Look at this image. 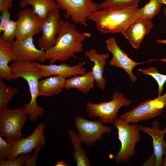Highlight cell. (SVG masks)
Instances as JSON below:
<instances>
[{
    "label": "cell",
    "mask_w": 166,
    "mask_h": 166,
    "mask_svg": "<svg viewBox=\"0 0 166 166\" xmlns=\"http://www.w3.org/2000/svg\"><path fill=\"white\" fill-rule=\"evenodd\" d=\"M57 36L54 45L38 59L44 62L47 60L49 64L57 61L62 62L72 57L76 59V54L83 50V41L91 37V34L81 33L72 23L61 18Z\"/></svg>",
    "instance_id": "1"
},
{
    "label": "cell",
    "mask_w": 166,
    "mask_h": 166,
    "mask_svg": "<svg viewBox=\"0 0 166 166\" xmlns=\"http://www.w3.org/2000/svg\"><path fill=\"white\" fill-rule=\"evenodd\" d=\"M9 66L15 79L22 78L28 84L31 95V100L28 104H24L22 108L29 117L30 121L34 123L39 117L43 116L44 110L37 104L39 80L43 78L42 70L32 62L29 61H12Z\"/></svg>",
    "instance_id": "2"
},
{
    "label": "cell",
    "mask_w": 166,
    "mask_h": 166,
    "mask_svg": "<svg viewBox=\"0 0 166 166\" xmlns=\"http://www.w3.org/2000/svg\"><path fill=\"white\" fill-rule=\"evenodd\" d=\"M138 4L116 9L102 10L92 14L88 19L103 34H121L138 17Z\"/></svg>",
    "instance_id": "3"
},
{
    "label": "cell",
    "mask_w": 166,
    "mask_h": 166,
    "mask_svg": "<svg viewBox=\"0 0 166 166\" xmlns=\"http://www.w3.org/2000/svg\"><path fill=\"white\" fill-rule=\"evenodd\" d=\"M113 125L117 129L118 138L121 144L114 160L117 164L125 163L136 155L135 147L140 140L141 131L137 123L128 124L120 118L114 121Z\"/></svg>",
    "instance_id": "4"
},
{
    "label": "cell",
    "mask_w": 166,
    "mask_h": 166,
    "mask_svg": "<svg viewBox=\"0 0 166 166\" xmlns=\"http://www.w3.org/2000/svg\"><path fill=\"white\" fill-rule=\"evenodd\" d=\"M132 100L125 98L122 93L116 91L113 94L112 99L108 102L97 104L87 102L85 110L91 118L99 117L103 124L113 123L118 118V112L123 106H128Z\"/></svg>",
    "instance_id": "5"
},
{
    "label": "cell",
    "mask_w": 166,
    "mask_h": 166,
    "mask_svg": "<svg viewBox=\"0 0 166 166\" xmlns=\"http://www.w3.org/2000/svg\"><path fill=\"white\" fill-rule=\"evenodd\" d=\"M28 119L22 109L12 110L6 107L0 109V136L8 142L24 138L22 129Z\"/></svg>",
    "instance_id": "6"
},
{
    "label": "cell",
    "mask_w": 166,
    "mask_h": 166,
    "mask_svg": "<svg viewBox=\"0 0 166 166\" xmlns=\"http://www.w3.org/2000/svg\"><path fill=\"white\" fill-rule=\"evenodd\" d=\"M166 107V93L155 99L140 103L120 118L128 124L137 123L160 115Z\"/></svg>",
    "instance_id": "7"
},
{
    "label": "cell",
    "mask_w": 166,
    "mask_h": 166,
    "mask_svg": "<svg viewBox=\"0 0 166 166\" xmlns=\"http://www.w3.org/2000/svg\"><path fill=\"white\" fill-rule=\"evenodd\" d=\"M59 9L65 11V17L75 24L88 26L89 17L99 10L94 0H55Z\"/></svg>",
    "instance_id": "8"
},
{
    "label": "cell",
    "mask_w": 166,
    "mask_h": 166,
    "mask_svg": "<svg viewBox=\"0 0 166 166\" xmlns=\"http://www.w3.org/2000/svg\"><path fill=\"white\" fill-rule=\"evenodd\" d=\"M74 121L77 134L82 143L90 147L95 144L97 140L103 138L104 134L112 131V127L104 125L99 120L92 121L76 115Z\"/></svg>",
    "instance_id": "9"
},
{
    "label": "cell",
    "mask_w": 166,
    "mask_h": 166,
    "mask_svg": "<svg viewBox=\"0 0 166 166\" xmlns=\"http://www.w3.org/2000/svg\"><path fill=\"white\" fill-rule=\"evenodd\" d=\"M107 50L112 54V57L109 62L112 66L124 69L127 73L130 81L135 82L137 77L132 72L133 68L137 65L146 62L159 60L163 61V59H151L142 62H136L129 58L118 46L115 38L111 37L105 41Z\"/></svg>",
    "instance_id": "10"
},
{
    "label": "cell",
    "mask_w": 166,
    "mask_h": 166,
    "mask_svg": "<svg viewBox=\"0 0 166 166\" xmlns=\"http://www.w3.org/2000/svg\"><path fill=\"white\" fill-rule=\"evenodd\" d=\"M45 127V124L41 122L27 137L11 141L13 148L7 160L13 159L20 154H31L34 149L43 147L46 143L44 134Z\"/></svg>",
    "instance_id": "11"
},
{
    "label": "cell",
    "mask_w": 166,
    "mask_h": 166,
    "mask_svg": "<svg viewBox=\"0 0 166 166\" xmlns=\"http://www.w3.org/2000/svg\"><path fill=\"white\" fill-rule=\"evenodd\" d=\"M32 9L27 8L18 14L16 38L22 40L39 33L43 21Z\"/></svg>",
    "instance_id": "12"
},
{
    "label": "cell",
    "mask_w": 166,
    "mask_h": 166,
    "mask_svg": "<svg viewBox=\"0 0 166 166\" xmlns=\"http://www.w3.org/2000/svg\"><path fill=\"white\" fill-rule=\"evenodd\" d=\"M61 19L59 8H57L50 11L43 20L41 28L42 35L38 40L41 49L46 51L55 44Z\"/></svg>",
    "instance_id": "13"
},
{
    "label": "cell",
    "mask_w": 166,
    "mask_h": 166,
    "mask_svg": "<svg viewBox=\"0 0 166 166\" xmlns=\"http://www.w3.org/2000/svg\"><path fill=\"white\" fill-rule=\"evenodd\" d=\"M33 37L18 40L11 43L13 60L16 61H38L45 51L37 49L34 42Z\"/></svg>",
    "instance_id": "14"
},
{
    "label": "cell",
    "mask_w": 166,
    "mask_h": 166,
    "mask_svg": "<svg viewBox=\"0 0 166 166\" xmlns=\"http://www.w3.org/2000/svg\"><path fill=\"white\" fill-rule=\"evenodd\" d=\"M152 125L151 128L140 125H139V128L141 131L152 137L153 153L156 157L155 166H161L164 161L163 156L166 151V142L164 139L166 133V127L163 130H161L160 124L157 120L152 122Z\"/></svg>",
    "instance_id": "15"
},
{
    "label": "cell",
    "mask_w": 166,
    "mask_h": 166,
    "mask_svg": "<svg viewBox=\"0 0 166 166\" xmlns=\"http://www.w3.org/2000/svg\"><path fill=\"white\" fill-rule=\"evenodd\" d=\"M153 26L151 20L137 17L121 34L132 46L137 49L140 46L144 36Z\"/></svg>",
    "instance_id": "16"
},
{
    "label": "cell",
    "mask_w": 166,
    "mask_h": 166,
    "mask_svg": "<svg viewBox=\"0 0 166 166\" xmlns=\"http://www.w3.org/2000/svg\"><path fill=\"white\" fill-rule=\"evenodd\" d=\"M32 62L41 69L43 78L57 75L66 78L83 75L86 73L84 67L85 63L83 62H80L73 66H70L64 62L59 65L53 64L49 65H43L36 61Z\"/></svg>",
    "instance_id": "17"
},
{
    "label": "cell",
    "mask_w": 166,
    "mask_h": 166,
    "mask_svg": "<svg viewBox=\"0 0 166 166\" xmlns=\"http://www.w3.org/2000/svg\"><path fill=\"white\" fill-rule=\"evenodd\" d=\"M85 55L93 63L91 69L97 86L100 89L104 90L106 85V80L103 77L104 69L109 55L106 53L99 54L95 49H89Z\"/></svg>",
    "instance_id": "18"
},
{
    "label": "cell",
    "mask_w": 166,
    "mask_h": 166,
    "mask_svg": "<svg viewBox=\"0 0 166 166\" xmlns=\"http://www.w3.org/2000/svg\"><path fill=\"white\" fill-rule=\"evenodd\" d=\"M65 78L62 76L53 75L39 81L38 86V96L49 97L61 93L64 88Z\"/></svg>",
    "instance_id": "19"
},
{
    "label": "cell",
    "mask_w": 166,
    "mask_h": 166,
    "mask_svg": "<svg viewBox=\"0 0 166 166\" xmlns=\"http://www.w3.org/2000/svg\"><path fill=\"white\" fill-rule=\"evenodd\" d=\"M13 60L11 43L0 38V78L10 81L16 79L8 65Z\"/></svg>",
    "instance_id": "20"
},
{
    "label": "cell",
    "mask_w": 166,
    "mask_h": 166,
    "mask_svg": "<svg viewBox=\"0 0 166 166\" xmlns=\"http://www.w3.org/2000/svg\"><path fill=\"white\" fill-rule=\"evenodd\" d=\"M94 79L92 71L83 75L72 77L66 80L64 89H76L86 94L94 87Z\"/></svg>",
    "instance_id": "21"
},
{
    "label": "cell",
    "mask_w": 166,
    "mask_h": 166,
    "mask_svg": "<svg viewBox=\"0 0 166 166\" xmlns=\"http://www.w3.org/2000/svg\"><path fill=\"white\" fill-rule=\"evenodd\" d=\"M41 19L44 20L50 11L59 8L55 0H20L19 6L25 8L28 5Z\"/></svg>",
    "instance_id": "22"
},
{
    "label": "cell",
    "mask_w": 166,
    "mask_h": 166,
    "mask_svg": "<svg viewBox=\"0 0 166 166\" xmlns=\"http://www.w3.org/2000/svg\"><path fill=\"white\" fill-rule=\"evenodd\" d=\"M67 132L73 148V158L76 161L77 166H90L89 158L85 150L81 147L82 142L77 133L72 129L68 130Z\"/></svg>",
    "instance_id": "23"
},
{
    "label": "cell",
    "mask_w": 166,
    "mask_h": 166,
    "mask_svg": "<svg viewBox=\"0 0 166 166\" xmlns=\"http://www.w3.org/2000/svg\"><path fill=\"white\" fill-rule=\"evenodd\" d=\"M162 4L161 0H149L138 9V17L151 20L159 13Z\"/></svg>",
    "instance_id": "24"
},
{
    "label": "cell",
    "mask_w": 166,
    "mask_h": 166,
    "mask_svg": "<svg viewBox=\"0 0 166 166\" xmlns=\"http://www.w3.org/2000/svg\"><path fill=\"white\" fill-rule=\"evenodd\" d=\"M18 89L7 85L0 78V109L7 107L13 97L18 93Z\"/></svg>",
    "instance_id": "25"
},
{
    "label": "cell",
    "mask_w": 166,
    "mask_h": 166,
    "mask_svg": "<svg viewBox=\"0 0 166 166\" xmlns=\"http://www.w3.org/2000/svg\"><path fill=\"white\" fill-rule=\"evenodd\" d=\"M141 0H105L98 4L99 9L112 10L138 4Z\"/></svg>",
    "instance_id": "26"
},
{
    "label": "cell",
    "mask_w": 166,
    "mask_h": 166,
    "mask_svg": "<svg viewBox=\"0 0 166 166\" xmlns=\"http://www.w3.org/2000/svg\"><path fill=\"white\" fill-rule=\"evenodd\" d=\"M138 70L144 74L151 76L156 80L158 85V97L161 96L164 85L166 82V75L159 73L155 68L153 67L147 69L140 68Z\"/></svg>",
    "instance_id": "27"
},
{
    "label": "cell",
    "mask_w": 166,
    "mask_h": 166,
    "mask_svg": "<svg viewBox=\"0 0 166 166\" xmlns=\"http://www.w3.org/2000/svg\"><path fill=\"white\" fill-rule=\"evenodd\" d=\"M31 157L30 153L22 154L11 160H0V166H26Z\"/></svg>",
    "instance_id": "28"
},
{
    "label": "cell",
    "mask_w": 166,
    "mask_h": 166,
    "mask_svg": "<svg viewBox=\"0 0 166 166\" xmlns=\"http://www.w3.org/2000/svg\"><path fill=\"white\" fill-rule=\"evenodd\" d=\"M16 21L10 20L4 28L1 37L6 41L11 43L16 37Z\"/></svg>",
    "instance_id": "29"
},
{
    "label": "cell",
    "mask_w": 166,
    "mask_h": 166,
    "mask_svg": "<svg viewBox=\"0 0 166 166\" xmlns=\"http://www.w3.org/2000/svg\"><path fill=\"white\" fill-rule=\"evenodd\" d=\"M12 148V142L7 141L0 136V160H7Z\"/></svg>",
    "instance_id": "30"
},
{
    "label": "cell",
    "mask_w": 166,
    "mask_h": 166,
    "mask_svg": "<svg viewBox=\"0 0 166 166\" xmlns=\"http://www.w3.org/2000/svg\"><path fill=\"white\" fill-rule=\"evenodd\" d=\"M1 12L0 16V33L2 32L4 28L10 20L11 13L9 10H4Z\"/></svg>",
    "instance_id": "31"
},
{
    "label": "cell",
    "mask_w": 166,
    "mask_h": 166,
    "mask_svg": "<svg viewBox=\"0 0 166 166\" xmlns=\"http://www.w3.org/2000/svg\"><path fill=\"white\" fill-rule=\"evenodd\" d=\"M12 2L10 0H0V11L4 10H9L13 7Z\"/></svg>",
    "instance_id": "32"
},
{
    "label": "cell",
    "mask_w": 166,
    "mask_h": 166,
    "mask_svg": "<svg viewBox=\"0 0 166 166\" xmlns=\"http://www.w3.org/2000/svg\"><path fill=\"white\" fill-rule=\"evenodd\" d=\"M41 148H37L35 149V151L32 157H31L28 162L26 166H34L37 164L38 154Z\"/></svg>",
    "instance_id": "33"
},
{
    "label": "cell",
    "mask_w": 166,
    "mask_h": 166,
    "mask_svg": "<svg viewBox=\"0 0 166 166\" xmlns=\"http://www.w3.org/2000/svg\"><path fill=\"white\" fill-rule=\"evenodd\" d=\"M156 163V157L153 153L141 165L143 166H155Z\"/></svg>",
    "instance_id": "34"
},
{
    "label": "cell",
    "mask_w": 166,
    "mask_h": 166,
    "mask_svg": "<svg viewBox=\"0 0 166 166\" xmlns=\"http://www.w3.org/2000/svg\"><path fill=\"white\" fill-rule=\"evenodd\" d=\"M55 166H68V165L64 161L62 160L58 162L56 164Z\"/></svg>",
    "instance_id": "35"
},
{
    "label": "cell",
    "mask_w": 166,
    "mask_h": 166,
    "mask_svg": "<svg viewBox=\"0 0 166 166\" xmlns=\"http://www.w3.org/2000/svg\"><path fill=\"white\" fill-rule=\"evenodd\" d=\"M156 41L157 42L159 43L164 44L166 45V39L165 40L157 39L156 40Z\"/></svg>",
    "instance_id": "36"
},
{
    "label": "cell",
    "mask_w": 166,
    "mask_h": 166,
    "mask_svg": "<svg viewBox=\"0 0 166 166\" xmlns=\"http://www.w3.org/2000/svg\"><path fill=\"white\" fill-rule=\"evenodd\" d=\"M162 1L163 4H164L165 5V8L164 10V14L166 17V0H161Z\"/></svg>",
    "instance_id": "37"
},
{
    "label": "cell",
    "mask_w": 166,
    "mask_h": 166,
    "mask_svg": "<svg viewBox=\"0 0 166 166\" xmlns=\"http://www.w3.org/2000/svg\"><path fill=\"white\" fill-rule=\"evenodd\" d=\"M164 155L165 156L164 159V161L162 165L163 166H166V151Z\"/></svg>",
    "instance_id": "38"
},
{
    "label": "cell",
    "mask_w": 166,
    "mask_h": 166,
    "mask_svg": "<svg viewBox=\"0 0 166 166\" xmlns=\"http://www.w3.org/2000/svg\"><path fill=\"white\" fill-rule=\"evenodd\" d=\"M10 0L12 2V1H14V0Z\"/></svg>",
    "instance_id": "39"
}]
</instances>
